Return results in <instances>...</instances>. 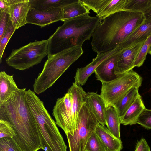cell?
<instances>
[{
    "label": "cell",
    "instance_id": "7",
    "mask_svg": "<svg viewBox=\"0 0 151 151\" xmlns=\"http://www.w3.org/2000/svg\"><path fill=\"white\" fill-rule=\"evenodd\" d=\"M142 80V77L132 70L120 75L112 81L101 82L100 95L106 107H114L132 89L141 86Z\"/></svg>",
    "mask_w": 151,
    "mask_h": 151
},
{
    "label": "cell",
    "instance_id": "32",
    "mask_svg": "<svg viewBox=\"0 0 151 151\" xmlns=\"http://www.w3.org/2000/svg\"><path fill=\"white\" fill-rule=\"evenodd\" d=\"M106 0H80L81 3L90 11L92 10L98 14Z\"/></svg>",
    "mask_w": 151,
    "mask_h": 151
},
{
    "label": "cell",
    "instance_id": "1",
    "mask_svg": "<svg viewBox=\"0 0 151 151\" xmlns=\"http://www.w3.org/2000/svg\"><path fill=\"white\" fill-rule=\"evenodd\" d=\"M26 88L19 89L0 104V120L9 122L16 133L13 138L22 151L43 149L36 120L26 100Z\"/></svg>",
    "mask_w": 151,
    "mask_h": 151
},
{
    "label": "cell",
    "instance_id": "35",
    "mask_svg": "<svg viewBox=\"0 0 151 151\" xmlns=\"http://www.w3.org/2000/svg\"><path fill=\"white\" fill-rule=\"evenodd\" d=\"M135 151H150V147L145 139L142 138L137 142Z\"/></svg>",
    "mask_w": 151,
    "mask_h": 151
},
{
    "label": "cell",
    "instance_id": "30",
    "mask_svg": "<svg viewBox=\"0 0 151 151\" xmlns=\"http://www.w3.org/2000/svg\"><path fill=\"white\" fill-rule=\"evenodd\" d=\"M0 151H22L13 138L0 139Z\"/></svg>",
    "mask_w": 151,
    "mask_h": 151
},
{
    "label": "cell",
    "instance_id": "24",
    "mask_svg": "<svg viewBox=\"0 0 151 151\" xmlns=\"http://www.w3.org/2000/svg\"><path fill=\"white\" fill-rule=\"evenodd\" d=\"M139 88L132 89L114 107L116 110L120 121L126 111L139 94Z\"/></svg>",
    "mask_w": 151,
    "mask_h": 151
},
{
    "label": "cell",
    "instance_id": "2",
    "mask_svg": "<svg viewBox=\"0 0 151 151\" xmlns=\"http://www.w3.org/2000/svg\"><path fill=\"white\" fill-rule=\"evenodd\" d=\"M146 19L141 12L123 10L114 13L100 22L95 30L92 48L97 54L117 47Z\"/></svg>",
    "mask_w": 151,
    "mask_h": 151
},
{
    "label": "cell",
    "instance_id": "25",
    "mask_svg": "<svg viewBox=\"0 0 151 151\" xmlns=\"http://www.w3.org/2000/svg\"><path fill=\"white\" fill-rule=\"evenodd\" d=\"M31 7L40 11L48 10L62 6L77 1V0H30Z\"/></svg>",
    "mask_w": 151,
    "mask_h": 151
},
{
    "label": "cell",
    "instance_id": "5",
    "mask_svg": "<svg viewBox=\"0 0 151 151\" xmlns=\"http://www.w3.org/2000/svg\"><path fill=\"white\" fill-rule=\"evenodd\" d=\"M29 109L35 118L45 151H67V146L55 122L37 96L27 101Z\"/></svg>",
    "mask_w": 151,
    "mask_h": 151
},
{
    "label": "cell",
    "instance_id": "8",
    "mask_svg": "<svg viewBox=\"0 0 151 151\" xmlns=\"http://www.w3.org/2000/svg\"><path fill=\"white\" fill-rule=\"evenodd\" d=\"M99 123L86 102L79 113L73 135L67 134L70 151H84L86 145Z\"/></svg>",
    "mask_w": 151,
    "mask_h": 151
},
{
    "label": "cell",
    "instance_id": "19",
    "mask_svg": "<svg viewBox=\"0 0 151 151\" xmlns=\"http://www.w3.org/2000/svg\"><path fill=\"white\" fill-rule=\"evenodd\" d=\"M19 88L17 87L13 76L7 74L5 71L0 73V104H3Z\"/></svg>",
    "mask_w": 151,
    "mask_h": 151
},
{
    "label": "cell",
    "instance_id": "13",
    "mask_svg": "<svg viewBox=\"0 0 151 151\" xmlns=\"http://www.w3.org/2000/svg\"><path fill=\"white\" fill-rule=\"evenodd\" d=\"M120 46L119 45L111 50L97 54L96 58L93 59L91 63L84 67L77 69L74 77L75 82L81 86L84 85L88 78L94 73L96 68L102 62L110 56L122 50Z\"/></svg>",
    "mask_w": 151,
    "mask_h": 151
},
{
    "label": "cell",
    "instance_id": "20",
    "mask_svg": "<svg viewBox=\"0 0 151 151\" xmlns=\"http://www.w3.org/2000/svg\"><path fill=\"white\" fill-rule=\"evenodd\" d=\"M145 109L142 96L139 94L121 120V124L125 125L136 124L138 118Z\"/></svg>",
    "mask_w": 151,
    "mask_h": 151
},
{
    "label": "cell",
    "instance_id": "31",
    "mask_svg": "<svg viewBox=\"0 0 151 151\" xmlns=\"http://www.w3.org/2000/svg\"><path fill=\"white\" fill-rule=\"evenodd\" d=\"M15 136L12 126L8 121L0 120V139L13 138Z\"/></svg>",
    "mask_w": 151,
    "mask_h": 151
},
{
    "label": "cell",
    "instance_id": "6",
    "mask_svg": "<svg viewBox=\"0 0 151 151\" xmlns=\"http://www.w3.org/2000/svg\"><path fill=\"white\" fill-rule=\"evenodd\" d=\"M48 39L35 41L13 49L6 58V63L13 68L23 70L40 63L48 55Z\"/></svg>",
    "mask_w": 151,
    "mask_h": 151
},
{
    "label": "cell",
    "instance_id": "15",
    "mask_svg": "<svg viewBox=\"0 0 151 151\" xmlns=\"http://www.w3.org/2000/svg\"><path fill=\"white\" fill-rule=\"evenodd\" d=\"M151 34V19H146L144 23L132 32L120 44L122 49L145 41Z\"/></svg>",
    "mask_w": 151,
    "mask_h": 151
},
{
    "label": "cell",
    "instance_id": "36",
    "mask_svg": "<svg viewBox=\"0 0 151 151\" xmlns=\"http://www.w3.org/2000/svg\"><path fill=\"white\" fill-rule=\"evenodd\" d=\"M7 8L6 0H0V12L5 11Z\"/></svg>",
    "mask_w": 151,
    "mask_h": 151
},
{
    "label": "cell",
    "instance_id": "10",
    "mask_svg": "<svg viewBox=\"0 0 151 151\" xmlns=\"http://www.w3.org/2000/svg\"><path fill=\"white\" fill-rule=\"evenodd\" d=\"M62 19L61 7L40 11L31 7L27 17L26 23L42 27L59 21H62Z\"/></svg>",
    "mask_w": 151,
    "mask_h": 151
},
{
    "label": "cell",
    "instance_id": "27",
    "mask_svg": "<svg viewBox=\"0 0 151 151\" xmlns=\"http://www.w3.org/2000/svg\"><path fill=\"white\" fill-rule=\"evenodd\" d=\"M84 151H106L101 140L95 132L88 140Z\"/></svg>",
    "mask_w": 151,
    "mask_h": 151
},
{
    "label": "cell",
    "instance_id": "9",
    "mask_svg": "<svg viewBox=\"0 0 151 151\" xmlns=\"http://www.w3.org/2000/svg\"><path fill=\"white\" fill-rule=\"evenodd\" d=\"M56 124L65 132L73 135L76 124L73 119L71 98L67 92L62 97L57 99L53 110Z\"/></svg>",
    "mask_w": 151,
    "mask_h": 151
},
{
    "label": "cell",
    "instance_id": "16",
    "mask_svg": "<svg viewBox=\"0 0 151 151\" xmlns=\"http://www.w3.org/2000/svg\"><path fill=\"white\" fill-rule=\"evenodd\" d=\"M95 132L101 140L106 151H121L123 146L121 139L115 137L105 126L99 124Z\"/></svg>",
    "mask_w": 151,
    "mask_h": 151
},
{
    "label": "cell",
    "instance_id": "14",
    "mask_svg": "<svg viewBox=\"0 0 151 151\" xmlns=\"http://www.w3.org/2000/svg\"><path fill=\"white\" fill-rule=\"evenodd\" d=\"M121 51L106 58L97 67L94 73L97 80L101 82H108L115 79L119 76L116 74V64Z\"/></svg>",
    "mask_w": 151,
    "mask_h": 151
},
{
    "label": "cell",
    "instance_id": "28",
    "mask_svg": "<svg viewBox=\"0 0 151 151\" xmlns=\"http://www.w3.org/2000/svg\"><path fill=\"white\" fill-rule=\"evenodd\" d=\"M151 46V34L144 42L134 63V68L139 67L142 65Z\"/></svg>",
    "mask_w": 151,
    "mask_h": 151
},
{
    "label": "cell",
    "instance_id": "33",
    "mask_svg": "<svg viewBox=\"0 0 151 151\" xmlns=\"http://www.w3.org/2000/svg\"><path fill=\"white\" fill-rule=\"evenodd\" d=\"M137 124L147 129H151V109H145L138 118Z\"/></svg>",
    "mask_w": 151,
    "mask_h": 151
},
{
    "label": "cell",
    "instance_id": "38",
    "mask_svg": "<svg viewBox=\"0 0 151 151\" xmlns=\"http://www.w3.org/2000/svg\"><path fill=\"white\" fill-rule=\"evenodd\" d=\"M149 54H150V55H151V46L150 47V49L149 50V52H148V53Z\"/></svg>",
    "mask_w": 151,
    "mask_h": 151
},
{
    "label": "cell",
    "instance_id": "22",
    "mask_svg": "<svg viewBox=\"0 0 151 151\" xmlns=\"http://www.w3.org/2000/svg\"><path fill=\"white\" fill-rule=\"evenodd\" d=\"M106 125L108 130L116 138L120 139V119L114 107L110 106L106 108Z\"/></svg>",
    "mask_w": 151,
    "mask_h": 151
},
{
    "label": "cell",
    "instance_id": "3",
    "mask_svg": "<svg viewBox=\"0 0 151 151\" xmlns=\"http://www.w3.org/2000/svg\"><path fill=\"white\" fill-rule=\"evenodd\" d=\"M99 18L86 14L64 22L48 39V55L76 46L89 40L99 25Z\"/></svg>",
    "mask_w": 151,
    "mask_h": 151
},
{
    "label": "cell",
    "instance_id": "26",
    "mask_svg": "<svg viewBox=\"0 0 151 151\" xmlns=\"http://www.w3.org/2000/svg\"><path fill=\"white\" fill-rule=\"evenodd\" d=\"M151 8V0H129L125 10L144 14Z\"/></svg>",
    "mask_w": 151,
    "mask_h": 151
},
{
    "label": "cell",
    "instance_id": "18",
    "mask_svg": "<svg viewBox=\"0 0 151 151\" xmlns=\"http://www.w3.org/2000/svg\"><path fill=\"white\" fill-rule=\"evenodd\" d=\"M70 96L74 121L76 124L79 112L83 104L86 102L87 93L81 86L73 82L67 91Z\"/></svg>",
    "mask_w": 151,
    "mask_h": 151
},
{
    "label": "cell",
    "instance_id": "23",
    "mask_svg": "<svg viewBox=\"0 0 151 151\" xmlns=\"http://www.w3.org/2000/svg\"><path fill=\"white\" fill-rule=\"evenodd\" d=\"M63 13L62 21L86 14H89L87 8L80 0L66 5L61 7Z\"/></svg>",
    "mask_w": 151,
    "mask_h": 151
},
{
    "label": "cell",
    "instance_id": "37",
    "mask_svg": "<svg viewBox=\"0 0 151 151\" xmlns=\"http://www.w3.org/2000/svg\"><path fill=\"white\" fill-rule=\"evenodd\" d=\"M146 19H151V8L144 13Z\"/></svg>",
    "mask_w": 151,
    "mask_h": 151
},
{
    "label": "cell",
    "instance_id": "4",
    "mask_svg": "<svg viewBox=\"0 0 151 151\" xmlns=\"http://www.w3.org/2000/svg\"><path fill=\"white\" fill-rule=\"evenodd\" d=\"M83 52L82 47L76 46L48 55L42 71L35 80L34 92L40 94L52 86Z\"/></svg>",
    "mask_w": 151,
    "mask_h": 151
},
{
    "label": "cell",
    "instance_id": "17",
    "mask_svg": "<svg viewBox=\"0 0 151 151\" xmlns=\"http://www.w3.org/2000/svg\"><path fill=\"white\" fill-rule=\"evenodd\" d=\"M86 102L99 124L104 126L106 125V114L107 108L101 95L94 92L88 93Z\"/></svg>",
    "mask_w": 151,
    "mask_h": 151
},
{
    "label": "cell",
    "instance_id": "21",
    "mask_svg": "<svg viewBox=\"0 0 151 151\" xmlns=\"http://www.w3.org/2000/svg\"><path fill=\"white\" fill-rule=\"evenodd\" d=\"M129 0H106L96 16L100 21L116 12L125 10Z\"/></svg>",
    "mask_w": 151,
    "mask_h": 151
},
{
    "label": "cell",
    "instance_id": "11",
    "mask_svg": "<svg viewBox=\"0 0 151 151\" xmlns=\"http://www.w3.org/2000/svg\"><path fill=\"white\" fill-rule=\"evenodd\" d=\"M7 8L6 12L16 30L24 25L28 13L31 7L30 0H6Z\"/></svg>",
    "mask_w": 151,
    "mask_h": 151
},
{
    "label": "cell",
    "instance_id": "12",
    "mask_svg": "<svg viewBox=\"0 0 151 151\" xmlns=\"http://www.w3.org/2000/svg\"><path fill=\"white\" fill-rule=\"evenodd\" d=\"M145 41L121 50L116 62V74L118 76L133 70L135 61Z\"/></svg>",
    "mask_w": 151,
    "mask_h": 151
},
{
    "label": "cell",
    "instance_id": "34",
    "mask_svg": "<svg viewBox=\"0 0 151 151\" xmlns=\"http://www.w3.org/2000/svg\"><path fill=\"white\" fill-rule=\"evenodd\" d=\"M9 21V15L8 12H0V40L6 32Z\"/></svg>",
    "mask_w": 151,
    "mask_h": 151
},
{
    "label": "cell",
    "instance_id": "29",
    "mask_svg": "<svg viewBox=\"0 0 151 151\" xmlns=\"http://www.w3.org/2000/svg\"><path fill=\"white\" fill-rule=\"evenodd\" d=\"M16 29L10 20L7 29L3 37L0 40V63L4 50L8 41Z\"/></svg>",
    "mask_w": 151,
    "mask_h": 151
}]
</instances>
